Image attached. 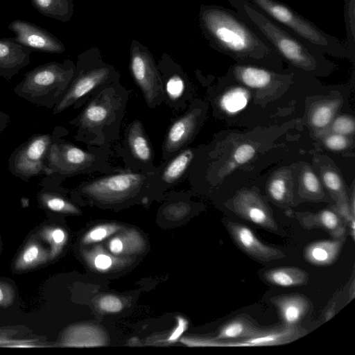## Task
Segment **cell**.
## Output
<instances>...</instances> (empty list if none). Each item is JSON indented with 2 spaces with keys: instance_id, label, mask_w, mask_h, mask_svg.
Wrapping results in <instances>:
<instances>
[{
  "instance_id": "obj_1",
  "label": "cell",
  "mask_w": 355,
  "mask_h": 355,
  "mask_svg": "<svg viewBox=\"0 0 355 355\" xmlns=\"http://www.w3.org/2000/svg\"><path fill=\"white\" fill-rule=\"evenodd\" d=\"M199 22L213 48L239 62L278 64L282 60L266 38L236 10L203 5Z\"/></svg>"
},
{
  "instance_id": "obj_2",
  "label": "cell",
  "mask_w": 355,
  "mask_h": 355,
  "mask_svg": "<svg viewBox=\"0 0 355 355\" xmlns=\"http://www.w3.org/2000/svg\"><path fill=\"white\" fill-rule=\"evenodd\" d=\"M292 66L313 71L328 64L323 53L269 18L248 0H226Z\"/></svg>"
},
{
  "instance_id": "obj_3",
  "label": "cell",
  "mask_w": 355,
  "mask_h": 355,
  "mask_svg": "<svg viewBox=\"0 0 355 355\" xmlns=\"http://www.w3.org/2000/svg\"><path fill=\"white\" fill-rule=\"evenodd\" d=\"M75 70L69 60L38 65L24 74L14 93L32 104L53 110L67 89Z\"/></svg>"
},
{
  "instance_id": "obj_4",
  "label": "cell",
  "mask_w": 355,
  "mask_h": 355,
  "mask_svg": "<svg viewBox=\"0 0 355 355\" xmlns=\"http://www.w3.org/2000/svg\"><path fill=\"white\" fill-rule=\"evenodd\" d=\"M248 1L269 18L323 53L350 57L346 44L323 31L288 5L279 0Z\"/></svg>"
},
{
  "instance_id": "obj_5",
  "label": "cell",
  "mask_w": 355,
  "mask_h": 355,
  "mask_svg": "<svg viewBox=\"0 0 355 355\" xmlns=\"http://www.w3.org/2000/svg\"><path fill=\"white\" fill-rule=\"evenodd\" d=\"M63 130L55 128L51 133L34 134L18 146L8 160V171L24 182L48 175L46 155L51 144L61 138Z\"/></svg>"
},
{
  "instance_id": "obj_6",
  "label": "cell",
  "mask_w": 355,
  "mask_h": 355,
  "mask_svg": "<svg viewBox=\"0 0 355 355\" xmlns=\"http://www.w3.org/2000/svg\"><path fill=\"white\" fill-rule=\"evenodd\" d=\"M93 160L92 155L60 138L53 141L48 150L46 177L58 183L62 178L85 169Z\"/></svg>"
},
{
  "instance_id": "obj_7",
  "label": "cell",
  "mask_w": 355,
  "mask_h": 355,
  "mask_svg": "<svg viewBox=\"0 0 355 355\" xmlns=\"http://www.w3.org/2000/svg\"><path fill=\"white\" fill-rule=\"evenodd\" d=\"M113 71L114 69L108 65H101L89 69L79 55L74 76L64 94L53 108V114H60L76 104L89 92L107 81Z\"/></svg>"
},
{
  "instance_id": "obj_8",
  "label": "cell",
  "mask_w": 355,
  "mask_h": 355,
  "mask_svg": "<svg viewBox=\"0 0 355 355\" xmlns=\"http://www.w3.org/2000/svg\"><path fill=\"white\" fill-rule=\"evenodd\" d=\"M130 69L146 102L153 105L163 94L162 81L151 54L135 40L131 44Z\"/></svg>"
},
{
  "instance_id": "obj_9",
  "label": "cell",
  "mask_w": 355,
  "mask_h": 355,
  "mask_svg": "<svg viewBox=\"0 0 355 355\" xmlns=\"http://www.w3.org/2000/svg\"><path fill=\"white\" fill-rule=\"evenodd\" d=\"M144 183L143 177L135 173H122L92 181L82 191L103 202L125 200L137 191Z\"/></svg>"
},
{
  "instance_id": "obj_10",
  "label": "cell",
  "mask_w": 355,
  "mask_h": 355,
  "mask_svg": "<svg viewBox=\"0 0 355 355\" xmlns=\"http://www.w3.org/2000/svg\"><path fill=\"white\" fill-rule=\"evenodd\" d=\"M8 28L14 33V39L31 49L49 53H61L65 47L62 42L46 30L25 20L15 19Z\"/></svg>"
},
{
  "instance_id": "obj_11",
  "label": "cell",
  "mask_w": 355,
  "mask_h": 355,
  "mask_svg": "<svg viewBox=\"0 0 355 355\" xmlns=\"http://www.w3.org/2000/svg\"><path fill=\"white\" fill-rule=\"evenodd\" d=\"M233 208L239 216L259 227L271 230L277 229L267 205L252 192L240 193L233 201Z\"/></svg>"
},
{
  "instance_id": "obj_12",
  "label": "cell",
  "mask_w": 355,
  "mask_h": 355,
  "mask_svg": "<svg viewBox=\"0 0 355 355\" xmlns=\"http://www.w3.org/2000/svg\"><path fill=\"white\" fill-rule=\"evenodd\" d=\"M227 226L234 241L249 256L263 261L278 259L284 256L278 249L261 242L245 225L229 222Z\"/></svg>"
},
{
  "instance_id": "obj_13",
  "label": "cell",
  "mask_w": 355,
  "mask_h": 355,
  "mask_svg": "<svg viewBox=\"0 0 355 355\" xmlns=\"http://www.w3.org/2000/svg\"><path fill=\"white\" fill-rule=\"evenodd\" d=\"M33 51L14 37L0 38V76L9 81L31 62Z\"/></svg>"
},
{
  "instance_id": "obj_14",
  "label": "cell",
  "mask_w": 355,
  "mask_h": 355,
  "mask_svg": "<svg viewBox=\"0 0 355 355\" xmlns=\"http://www.w3.org/2000/svg\"><path fill=\"white\" fill-rule=\"evenodd\" d=\"M114 102L107 92L101 93L88 104L80 114L70 123L78 128V134L105 124L114 111Z\"/></svg>"
},
{
  "instance_id": "obj_15",
  "label": "cell",
  "mask_w": 355,
  "mask_h": 355,
  "mask_svg": "<svg viewBox=\"0 0 355 355\" xmlns=\"http://www.w3.org/2000/svg\"><path fill=\"white\" fill-rule=\"evenodd\" d=\"M107 343L108 337L104 329L90 323L69 327L62 337V344L67 347H94L105 346Z\"/></svg>"
},
{
  "instance_id": "obj_16",
  "label": "cell",
  "mask_w": 355,
  "mask_h": 355,
  "mask_svg": "<svg viewBox=\"0 0 355 355\" xmlns=\"http://www.w3.org/2000/svg\"><path fill=\"white\" fill-rule=\"evenodd\" d=\"M83 257L88 267L96 272L105 273L115 272L132 263L128 257H119L112 254L101 245H96L82 251Z\"/></svg>"
},
{
  "instance_id": "obj_17",
  "label": "cell",
  "mask_w": 355,
  "mask_h": 355,
  "mask_svg": "<svg viewBox=\"0 0 355 355\" xmlns=\"http://www.w3.org/2000/svg\"><path fill=\"white\" fill-rule=\"evenodd\" d=\"M286 327H295L310 309L309 299L303 295L291 294L271 298Z\"/></svg>"
},
{
  "instance_id": "obj_18",
  "label": "cell",
  "mask_w": 355,
  "mask_h": 355,
  "mask_svg": "<svg viewBox=\"0 0 355 355\" xmlns=\"http://www.w3.org/2000/svg\"><path fill=\"white\" fill-rule=\"evenodd\" d=\"M304 331L295 327H286L284 329L268 331L261 334L245 339L240 342L219 343L215 341L214 346H270L286 344L300 338Z\"/></svg>"
},
{
  "instance_id": "obj_19",
  "label": "cell",
  "mask_w": 355,
  "mask_h": 355,
  "mask_svg": "<svg viewBox=\"0 0 355 355\" xmlns=\"http://www.w3.org/2000/svg\"><path fill=\"white\" fill-rule=\"evenodd\" d=\"M107 246L114 255L128 257L141 254L146 250V242L138 230L131 228L114 236L108 241Z\"/></svg>"
},
{
  "instance_id": "obj_20",
  "label": "cell",
  "mask_w": 355,
  "mask_h": 355,
  "mask_svg": "<svg viewBox=\"0 0 355 355\" xmlns=\"http://www.w3.org/2000/svg\"><path fill=\"white\" fill-rule=\"evenodd\" d=\"M343 243V239L311 243L304 248V259L309 263L318 266L332 264L337 259Z\"/></svg>"
},
{
  "instance_id": "obj_21",
  "label": "cell",
  "mask_w": 355,
  "mask_h": 355,
  "mask_svg": "<svg viewBox=\"0 0 355 355\" xmlns=\"http://www.w3.org/2000/svg\"><path fill=\"white\" fill-rule=\"evenodd\" d=\"M196 117L197 114L192 112L174 121L164 141V149L167 153L178 150L188 141L195 130Z\"/></svg>"
},
{
  "instance_id": "obj_22",
  "label": "cell",
  "mask_w": 355,
  "mask_h": 355,
  "mask_svg": "<svg viewBox=\"0 0 355 355\" xmlns=\"http://www.w3.org/2000/svg\"><path fill=\"white\" fill-rule=\"evenodd\" d=\"M232 74L238 80L252 88H262L268 85L274 73L268 69L250 64H239L232 68Z\"/></svg>"
},
{
  "instance_id": "obj_23",
  "label": "cell",
  "mask_w": 355,
  "mask_h": 355,
  "mask_svg": "<svg viewBox=\"0 0 355 355\" xmlns=\"http://www.w3.org/2000/svg\"><path fill=\"white\" fill-rule=\"evenodd\" d=\"M263 278L276 286L291 287L306 284L309 275L306 271L297 267H283L265 271Z\"/></svg>"
},
{
  "instance_id": "obj_24",
  "label": "cell",
  "mask_w": 355,
  "mask_h": 355,
  "mask_svg": "<svg viewBox=\"0 0 355 355\" xmlns=\"http://www.w3.org/2000/svg\"><path fill=\"white\" fill-rule=\"evenodd\" d=\"M264 331L243 317L236 318L220 328L216 340L238 338H244L245 340L257 336Z\"/></svg>"
},
{
  "instance_id": "obj_25",
  "label": "cell",
  "mask_w": 355,
  "mask_h": 355,
  "mask_svg": "<svg viewBox=\"0 0 355 355\" xmlns=\"http://www.w3.org/2000/svg\"><path fill=\"white\" fill-rule=\"evenodd\" d=\"M31 3L41 15L62 22L69 21L73 13L72 0H31Z\"/></svg>"
},
{
  "instance_id": "obj_26",
  "label": "cell",
  "mask_w": 355,
  "mask_h": 355,
  "mask_svg": "<svg viewBox=\"0 0 355 355\" xmlns=\"http://www.w3.org/2000/svg\"><path fill=\"white\" fill-rule=\"evenodd\" d=\"M49 259V253L36 241H31L21 250L14 263L17 272L34 268Z\"/></svg>"
},
{
  "instance_id": "obj_27",
  "label": "cell",
  "mask_w": 355,
  "mask_h": 355,
  "mask_svg": "<svg viewBox=\"0 0 355 355\" xmlns=\"http://www.w3.org/2000/svg\"><path fill=\"white\" fill-rule=\"evenodd\" d=\"M40 204L44 209L53 212L78 214L80 210L69 200L51 189L49 185H42L37 195Z\"/></svg>"
},
{
  "instance_id": "obj_28",
  "label": "cell",
  "mask_w": 355,
  "mask_h": 355,
  "mask_svg": "<svg viewBox=\"0 0 355 355\" xmlns=\"http://www.w3.org/2000/svg\"><path fill=\"white\" fill-rule=\"evenodd\" d=\"M128 141L134 156L142 161L148 162L152 157V150L141 124L134 122L128 132Z\"/></svg>"
},
{
  "instance_id": "obj_29",
  "label": "cell",
  "mask_w": 355,
  "mask_h": 355,
  "mask_svg": "<svg viewBox=\"0 0 355 355\" xmlns=\"http://www.w3.org/2000/svg\"><path fill=\"white\" fill-rule=\"evenodd\" d=\"M305 223L308 227L316 226L323 228L335 238L342 236L346 231L345 225L340 218L334 211L328 209L312 216L311 222Z\"/></svg>"
},
{
  "instance_id": "obj_30",
  "label": "cell",
  "mask_w": 355,
  "mask_h": 355,
  "mask_svg": "<svg viewBox=\"0 0 355 355\" xmlns=\"http://www.w3.org/2000/svg\"><path fill=\"white\" fill-rule=\"evenodd\" d=\"M193 158L191 150H185L174 157L165 168L163 180L167 183H173L178 180L186 171Z\"/></svg>"
},
{
  "instance_id": "obj_31",
  "label": "cell",
  "mask_w": 355,
  "mask_h": 355,
  "mask_svg": "<svg viewBox=\"0 0 355 355\" xmlns=\"http://www.w3.org/2000/svg\"><path fill=\"white\" fill-rule=\"evenodd\" d=\"M40 235L51 245L50 259H55L61 253L68 239L67 232L60 227H44Z\"/></svg>"
},
{
  "instance_id": "obj_32",
  "label": "cell",
  "mask_w": 355,
  "mask_h": 355,
  "mask_svg": "<svg viewBox=\"0 0 355 355\" xmlns=\"http://www.w3.org/2000/svg\"><path fill=\"white\" fill-rule=\"evenodd\" d=\"M249 94L242 87H235L226 92L221 98L222 109L228 113H236L243 109L248 103Z\"/></svg>"
},
{
  "instance_id": "obj_33",
  "label": "cell",
  "mask_w": 355,
  "mask_h": 355,
  "mask_svg": "<svg viewBox=\"0 0 355 355\" xmlns=\"http://www.w3.org/2000/svg\"><path fill=\"white\" fill-rule=\"evenodd\" d=\"M121 229L122 227L116 223H103L96 225L83 235L81 243L84 245L100 243Z\"/></svg>"
},
{
  "instance_id": "obj_34",
  "label": "cell",
  "mask_w": 355,
  "mask_h": 355,
  "mask_svg": "<svg viewBox=\"0 0 355 355\" xmlns=\"http://www.w3.org/2000/svg\"><path fill=\"white\" fill-rule=\"evenodd\" d=\"M344 19L347 33V43L350 57L355 53V0H345Z\"/></svg>"
},
{
  "instance_id": "obj_35",
  "label": "cell",
  "mask_w": 355,
  "mask_h": 355,
  "mask_svg": "<svg viewBox=\"0 0 355 355\" xmlns=\"http://www.w3.org/2000/svg\"><path fill=\"white\" fill-rule=\"evenodd\" d=\"M96 306L97 309L102 313H116L122 311L123 303L114 295H105L98 298Z\"/></svg>"
},
{
  "instance_id": "obj_36",
  "label": "cell",
  "mask_w": 355,
  "mask_h": 355,
  "mask_svg": "<svg viewBox=\"0 0 355 355\" xmlns=\"http://www.w3.org/2000/svg\"><path fill=\"white\" fill-rule=\"evenodd\" d=\"M334 114L332 105L324 104L318 107L311 115V123L318 128H322L329 124Z\"/></svg>"
},
{
  "instance_id": "obj_37",
  "label": "cell",
  "mask_w": 355,
  "mask_h": 355,
  "mask_svg": "<svg viewBox=\"0 0 355 355\" xmlns=\"http://www.w3.org/2000/svg\"><path fill=\"white\" fill-rule=\"evenodd\" d=\"M184 90V82L178 74L171 76L166 83V91L171 100L179 98Z\"/></svg>"
},
{
  "instance_id": "obj_38",
  "label": "cell",
  "mask_w": 355,
  "mask_h": 355,
  "mask_svg": "<svg viewBox=\"0 0 355 355\" xmlns=\"http://www.w3.org/2000/svg\"><path fill=\"white\" fill-rule=\"evenodd\" d=\"M332 130L342 135L351 134L354 131V121L346 116H339L334 121Z\"/></svg>"
},
{
  "instance_id": "obj_39",
  "label": "cell",
  "mask_w": 355,
  "mask_h": 355,
  "mask_svg": "<svg viewBox=\"0 0 355 355\" xmlns=\"http://www.w3.org/2000/svg\"><path fill=\"white\" fill-rule=\"evenodd\" d=\"M254 154V148L248 144H244L235 150L233 159L237 164H243L250 161Z\"/></svg>"
},
{
  "instance_id": "obj_40",
  "label": "cell",
  "mask_w": 355,
  "mask_h": 355,
  "mask_svg": "<svg viewBox=\"0 0 355 355\" xmlns=\"http://www.w3.org/2000/svg\"><path fill=\"white\" fill-rule=\"evenodd\" d=\"M268 191L272 199L277 202L283 201L286 194V184L284 180L274 179L269 184Z\"/></svg>"
},
{
  "instance_id": "obj_41",
  "label": "cell",
  "mask_w": 355,
  "mask_h": 355,
  "mask_svg": "<svg viewBox=\"0 0 355 355\" xmlns=\"http://www.w3.org/2000/svg\"><path fill=\"white\" fill-rule=\"evenodd\" d=\"M189 208L184 203L170 205L164 209L165 215L171 219L176 220L184 217L189 212Z\"/></svg>"
},
{
  "instance_id": "obj_42",
  "label": "cell",
  "mask_w": 355,
  "mask_h": 355,
  "mask_svg": "<svg viewBox=\"0 0 355 355\" xmlns=\"http://www.w3.org/2000/svg\"><path fill=\"white\" fill-rule=\"evenodd\" d=\"M15 291L6 282L0 281V306L7 307L13 302Z\"/></svg>"
},
{
  "instance_id": "obj_43",
  "label": "cell",
  "mask_w": 355,
  "mask_h": 355,
  "mask_svg": "<svg viewBox=\"0 0 355 355\" xmlns=\"http://www.w3.org/2000/svg\"><path fill=\"white\" fill-rule=\"evenodd\" d=\"M302 182L306 190L313 194L320 191V185L318 179L311 171H306L302 176Z\"/></svg>"
},
{
  "instance_id": "obj_44",
  "label": "cell",
  "mask_w": 355,
  "mask_h": 355,
  "mask_svg": "<svg viewBox=\"0 0 355 355\" xmlns=\"http://www.w3.org/2000/svg\"><path fill=\"white\" fill-rule=\"evenodd\" d=\"M176 320V327L172 331L170 336L166 338L167 343L170 344L177 342L188 327V321L182 316H177Z\"/></svg>"
},
{
  "instance_id": "obj_45",
  "label": "cell",
  "mask_w": 355,
  "mask_h": 355,
  "mask_svg": "<svg viewBox=\"0 0 355 355\" xmlns=\"http://www.w3.org/2000/svg\"><path fill=\"white\" fill-rule=\"evenodd\" d=\"M325 144L331 150H340L346 148L347 141L343 135L334 134L326 139Z\"/></svg>"
},
{
  "instance_id": "obj_46",
  "label": "cell",
  "mask_w": 355,
  "mask_h": 355,
  "mask_svg": "<svg viewBox=\"0 0 355 355\" xmlns=\"http://www.w3.org/2000/svg\"><path fill=\"white\" fill-rule=\"evenodd\" d=\"M325 185L331 191H339L342 187L339 176L333 171H327L323 175Z\"/></svg>"
},
{
  "instance_id": "obj_47",
  "label": "cell",
  "mask_w": 355,
  "mask_h": 355,
  "mask_svg": "<svg viewBox=\"0 0 355 355\" xmlns=\"http://www.w3.org/2000/svg\"><path fill=\"white\" fill-rule=\"evenodd\" d=\"M10 121V116L4 112L0 111V135L2 134Z\"/></svg>"
}]
</instances>
